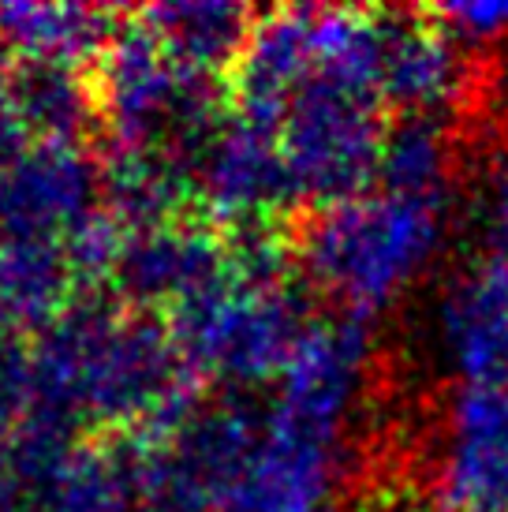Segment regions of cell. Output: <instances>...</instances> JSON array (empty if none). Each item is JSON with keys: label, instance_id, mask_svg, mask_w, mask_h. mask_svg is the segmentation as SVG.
<instances>
[{"label": "cell", "instance_id": "cell-6", "mask_svg": "<svg viewBox=\"0 0 508 512\" xmlns=\"http://www.w3.org/2000/svg\"><path fill=\"white\" fill-rule=\"evenodd\" d=\"M441 512L508 509V385H460L438 468Z\"/></svg>", "mask_w": 508, "mask_h": 512}, {"label": "cell", "instance_id": "cell-1", "mask_svg": "<svg viewBox=\"0 0 508 512\" xmlns=\"http://www.w3.org/2000/svg\"><path fill=\"white\" fill-rule=\"evenodd\" d=\"M441 199L367 191L311 210L296 232L299 277L340 303V314L370 318L404 296L434 262L445 236Z\"/></svg>", "mask_w": 508, "mask_h": 512}, {"label": "cell", "instance_id": "cell-4", "mask_svg": "<svg viewBox=\"0 0 508 512\" xmlns=\"http://www.w3.org/2000/svg\"><path fill=\"white\" fill-rule=\"evenodd\" d=\"M389 109L370 94L311 75L288 101L277 128L299 206L325 210L378 187Z\"/></svg>", "mask_w": 508, "mask_h": 512}, {"label": "cell", "instance_id": "cell-10", "mask_svg": "<svg viewBox=\"0 0 508 512\" xmlns=\"http://www.w3.org/2000/svg\"><path fill=\"white\" fill-rule=\"evenodd\" d=\"M441 341L460 385H508V258H486L452 285Z\"/></svg>", "mask_w": 508, "mask_h": 512}, {"label": "cell", "instance_id": "cell-7", "mask_svg": "<svg viewBox=\"0 0 508 512\" xmlns=\"http://www.w3.org/2000/svg\"><path fill=\"white\" fill-rule=\"evenodd\" d=\"M225 273V240L198 217L176 225L127 232L113 285L127 311L165 314L198 296Z\"/></svg>", "mask_w": 508, "mask_h": 512}, {"label": "cell", "instance_id": "cell-8", "mask_svg": "<svg viewBox=\"0 0 508 512\" xmlns=\"http://www.w3.org/2000/svg\"><path fill=\"white\" fill-rule=\"evenodd\" d=\"M475 86L471 49L449 38L423 12H393L389 53L381 68V105L396 116L445 120Z\"/></svg>", "mask_w": 508, "mask_h": 512}, {"label": "cell", "instance_id": "cell-2", "mask_svg": "<svg viewBox=\"0 0 508 512\" xmlns=\"http://www.w3.org/2000/svg\"><path fill=\"white\" fill-rule=\"evenodd\" d=\"M318 314L311 285L296 277L277 288H254L225 273L165 314L180 356L202 382H225L240 393L281 378L299 337Z\"/></svg>", "mask_w": 508, "mask_h": 512}, {"label": "cell", "instance_id": "cell-12", "mask_svg": "<svg viewBox=\"0 0 508 512\" xmlns=\"http://www.w3.org/2000/svg\"><path fill=\"white\" fill-rule=\"evenodd\" d=\"M452 139L445 120L430 116H393L381 146L378 187L411 199L449 202Z\"/></svg>", "mask_w": 508, "mask_h": 512}, {"label": "cell", "instance_id": "cell-14", "mask_svg": "<svg viewBox=\"0 0 508 512\" xmlns=\"http://www.w3.org/2000/svg\"><path fill=\"white\" fill-rule=\"evenodd\" d=\"M490 240H494L497 255L508 258V154L497 161L494 176H490Z\"/></svg>", "mask_w": 508, "mask_h": 512}, {"label": "cell", "instance_id": "cell-11", "mask_svg": "<svg viewBox=\"0 0 508 512\" xmlns=\"http://www.w3.org/2000/svg\"><path fill=\"white\" fill-rule=\"evenodd\" d=\"M139 19L184 68L228 83L247 49L258 12L243 4H221V0H202V4L176 0V4L142 8Z\"/></svg>", "mask_w": 508, "mask_h": 512}, {"label": "cell", "instance_id": "cell-3", "mask_svg": "<svg viewBox=\"0 0 508 512\" xmlns=\"http://www.w3.org/2000/svg\"><path fill=\"white\" fill-rule=\"evenodd\" d=\"M98 60V113L120 146L184 154L232 109L228 83L184 68L142 19L116 30Z\"/></svg>", "mask_w": 508, "mask_h": 512}, {"label": "cell", "instance_id": "cell-15", "mask_svg": "<svg viewBox=\"0 0 508 512\" xmlns=\"http://www.w3.org/2000/svg\"><path fill=\"white\" fill-rule=\"evenodd\" d=\"M486 512H508V509H486Z\"/></svg>", "mask_w": 508, "mask_h": 512}, {"label": "cell", "instance_id": "cell-13", "mask_svg": "<svg viewBox=\"0 0 508 512\" xmlns=\"http://www.w3.org/2000/svg\"><path fill=\"white\" fill-rule=\"evenodd\" d=\"M426 15L464 49L494 45L508 34V0H460V4L426 8Z\"/></svg>", "mask_w": 508, "mask_h": 512}, {"label": "cell", "instance_id": "cell-9", "mask_svg": "<svg viewBox=\"0 0 508 512\" xmlns=\"http://www.w3.org/2000/svg\"><path fill=\"white\" fill-rule=\"evenodd\" d=\"M314 12L318 8H273L254 19L228 79L232 113L254 128L277 135L288 101L314 75Z\"/></svg>", "mask_w": 508, "mask_h": 512}, {"label": "cell", "instance_id": "cell-5", "mask_svg": "<svg viewBox=\"0 0 508 512\" xmlns=\"http://www.w3.org/2000/svg\"><path fill=\"white\" fill-rule=\"evenodd\" d=\"M180 157L195 180V217L206 225L284 221L292 210H303L277 135L247 124L232 109Z\"/></svg>", "mask_w": 508, "mask_h": 512}]
</instances>
